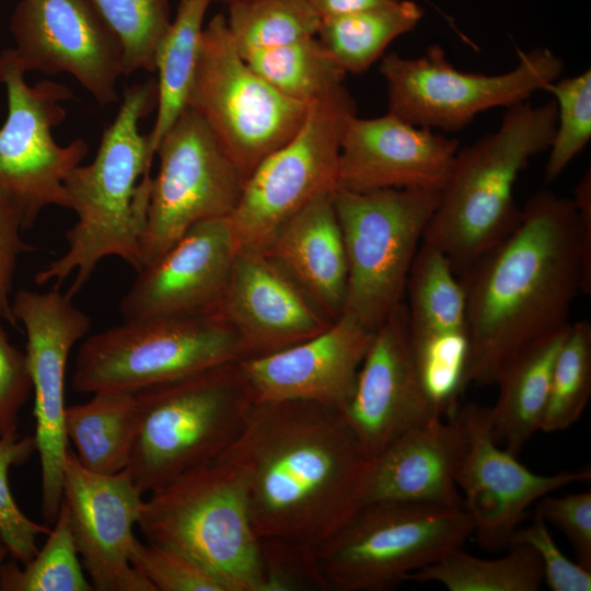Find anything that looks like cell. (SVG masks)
I'll return each mask as SVG.
<instances>
[{"instance_id":"cell-1","label":"cell","mask_w":591,"mask_h":591,"mask_svg":"<svg viewBox=\"0 0 591 591\" xmlns=\"http://www.w3.org/2000/svg\"><path fill=\"white\" fill-rule=\"evenodd\" d=\"M218 460L242 475L259 538L313 547L363 505L373 464L340 410L302 401L255 403Z\"/></svg>"},{"instance_id":"cell-2","label":"cell","mask_w":591,"mask_h":591,"mask_svg":"<svg viewBox=\"0 0 591 591\" xmlns=\"http://www.w3.org/2000/svg\"><path fill=\"white\" fill-rule=\"evenodd\" d=\"M457 277L470 338L465 386L495 385L521 352L571 323L583 280L572 199L551 190L534 194L513 231Z\"/></svg>"},{"instance_id":"cell-3","label":"cell","mask_w":591,"mask_h":591,"mask_svg":"<svg viewBox=\"0 0 591 591\" xmlns=\"http://www.w3.org/2000/svg\"><path fill=\"white\" fill-rule=\"evenodd\" d=\"M157 102L154 81L127 88L115 119L103 131L94 160L68 174L69 209L78 220L66 234L65 254L35 275L37 285L53 280L58 289L74 275L65 293L72 300L105 257H119L136 271L140 269L154 157L139 123L157 108Z\"/></svg>"},{"instance_id":"cell-4","label":"cell","mask_w":591,"mask_h":591,"mask_svg":"<svg viewBox=\"0 0 591 591\" xmlns=\"http://www.w3.org/2000/svg\"><path fill=\"white\" fill-rule=\"evenodd\" d=\"M553 100L509 107L500 126L460 148L422 242L439 248L456 275L502 241L519 223L514 185L530 160L553 140Z\"/></svg>"},{"instance_id":"cell-5","label":"cell","mask_w":591,"mask_h":591,"mask_svg":"<svg viewBox=\"0 0 591 591\" xmlns=\"http://www.w3.org/2000/svg\"><path fill=\"white\" fill-rule=\"evenodd\" d=\"M134 394L138 432L126 470L143 495L218 460L255 405L239 360Z\"/></svg>"},{"instance_id":"cell-6","label":"cell","mask_w":591,"mask_h":591,"mask_svg":"<svg viewBox=\"0 0 591 591\" xmlns=\"http://www.w3.org/2000/svg\"><path fill=\"white\" fill-rule=\"evenodd\" d=\"M137 524L147 542L187 554L229 591L263 590L260 540L231 463L216 460L150 493Z\"/></svg>"},{"instance_id":"cell-7","label":"cell","mask_w":591,"mask_h":591,"mask_svg":"<svg viewBox=\"0 0 591 591\" xmlns=\"http://www.w3.org/2000/svg\"><path fill=\"white\" fill-rule=\"evenodd\" d=\"M464 508L369 502L316 547L328 591H390L473 535Z\"/></svg>"},{"instance_id":"cell-8","label":"cell","mask_w":591,"mask_h":591,"mask_svg":"<svg viewBox=\"0 0 591 591\" xmlns=\"http://www.w3.org/2000/svg\"><path fill=\"white\" fill-rule=\"evenodd\" d=\"M245 356L219 311L124 321L89 336L77 354L73 391L137 393Z\"/></svg>"},{"instance_id":"cell-9","label":"cell","mask_w":591,"mask_h":591,"mask_svg":"<svg viewBox=\"0 0 591 591\" xmlns=\"http://www.w3.org/2000/svg\"><path fill=\"white\" fill-rule=\"evenodd\" d=\"M440 192L336 187L333 201L347 258L343 314L375 332L404 301L408 274Z\"/></svg>"},{"instance_id":"cell-10","label":"cell","mask_w":591,"mask_h":591,"mask_svg":"<svg viewBox=\"0 0 591 591\" xmlns=\"http://www.w3.org/2000/svg\"><path fill=\"white\" fill-rule=\"evenodd\" d=\"M356 102L343 85L309 105L298 131L246 178L229 217L239 251L265 253L280 229L337 187L341 139Z\"/></svg>"},{"instance_id":"cell-11","label":"cell","mask_w":591,"mask_h":591,"mask_svg":"<svg viewBox=\"0 0 591 591\" xmlns=\"http://www.w3.org/2000/svg\"><path fill=\"white\" fill-rule=\"evenodd\" d=\"M187 106L204 119L245 179L298 131L309 111L308 104L285 96L250 68L223 14L202 30Z\"/></svg>"},{"instance_id":"cell-12","label":"cell","mask_w":591,"mask_h":591,"mask_svg":"<svg viewBox=\"0 0 591 591\" xmlns=\"http://www.w3.org/2000/svg\"><path fill=\"white\" fill-rule=\"evenodd\" d=\"M513 69L500 74L457 70L439 45L422 56L406 58L389 53L381 58L389 113L419 127L457 131L477 114L512 107L560 78L565 62L546 47L519 50Z\"/></svg>"},{"instance_id":"cell-13","label":"cell","mask_w":591,"mask_h":591,"mask_svg":"<svg viewBox=\"0 0 591 591\" xmlns=\"http://www.w3.org/2000/svg\"><path fill=\"white\" fill-rule=\"evenodd\" d=\"M24 76L12 48L2 50L0 83L8 114L0 128V198L28 229L48 206L69 209L65 181L89 144L78 138L60 146L53 136V128L66 119L62 102L73 99L71 89L49 80L28 85Z\"/></svg>"},{"instance_id":"cell-14","label":"cell","mask_w":591,"mask_h":591,"mask_svg":"<svg viewBox=\"0 0 591 591\" xmlns=\"http://www.w3.org/2000/svg\"><path fill=\"white\" fill-rule=\"evenodd\" d=\"M155 154L159 171L151 183L140 269L194 224L230 217L246 181L189 106L164 134Z\"/></svg>"},{"instance_id":"cell-15","label":"cell","mask_w":591,"mask_h":591,"mask_svg":"<svg viewBox=\"0 0 591 591\" xmlns=\"http://www.w3.org/2000/svg\"><path fill=\"white\" fill-rule=\"evenodd\" d=\"M26 334V358L34 393L36 451L40 461L42 513L53 525L62 501L65 378L69 354L91 320L58 289H20L11 305Z\"/></svg>"},{"instance_id":"cell-16","label":"cell","mask_w":591,"mask_h":591,"mask_svg":"<svg viewBox=\"0 0 591 591\" xmlns=\"http://www.w3.org/2000/svg\"><path fill=\"white\" fill-rule=\"evenodd\" d=\"M10 31L23 72H66L100 105L117 102L123 47L91 0H20Z\"/></svg>"},{"instance_id":"cell-17","label":"cell","mask_w":591,"mask_h":591,"mask_svg":"<svg viewBox=\"0 0 591 591\" xmlns=\"http://www.w3.org/2000/svg\"><path fill=\"white\" fill-rule=\"evenodd\" d=\"M454 416L465 438L456 485L473 522V535L484 548H507L534 502L556 489L591 479L589 467L552 475L530 471L495 441L489 407L472 402L459 406Z\"/></svg>"},{"instance_id":"cell-18","label":"cell","mask_w":591,"mask_h":591,"mask_svg":"<svg viewBox=\"0 0 591 591\" xmlns=\"http://www.w3.org/2000/svg\"><path fill=\"white\" fill-rule=\"evenodd\" d=\"M143 501L127 470L112 475L91 472L67 448L61 502L94 590L155 591L129 560Z\"/></svg>"},{"instance_id":"cell-19","label":"cell","mask_w":591,"mask_h":591,"mask_svg":"<svg viewBox=\"0 0 591 591\" xmlns=\"http://www.w3.org/2000/svg\"><path fill=\"white\" fill-rule=\"evenodd\" d=\"M237 252L229 217L194 224L137 271L120 301V315L130 321L219 310Z\"/></svg>"},{"instance_id":"cell-20","label":"cell","mask_w":591,"mask_h":591,"mask_svg":"<svg viewBox=\"0 0 591 591\" xmlns=\"http://www.w3.org/2000/svg\"><path fill=\"white\" fill-rule=\"evenodd\" d=\"M340 412L372 460L405 431L442 418L417 372L405 301L375 329L354 394Z\"/></svg>"},{"instance_id":"cell-21","label":"cell","mask_w":591,"mask_h":591,"mask_svg":"<svg viewBox=\"0 0 591 591\" xmlns=\"http://www.w3.org/2000/svg\"><path fill=\"white\" fill-rule=\"evenodd\" d=\"M459 141L389 113L350 118L341 139L337 187L354 192H441Z\"/></svg>"},{"instance_id":"cell-22","label":"cell","mask_w":591,"mask_h":591,"mask_svg":"<svg viewBox=\"0 0 591 591\" xmlns=\"http://www.w3.org/2000/svg\"><path fill=\"white\" fill-rule=\"evenodd\" d=\"M374 332L341 314L324 332L285 349L239 360L255 403L302 401L343 410Z\"/></svg>"},{"instance_id":"cell-23","label":"cell","mask_w":591,"mask_h":591,"mask_svg":"<svg viewBox=\"0 0 591 591\" xmlns=\"http://www.w3.org/2000/svg\"><path fill=\"white\" fill-rule=\"evenodd\" d=\"M219 311L239 333L245 356L271 354L334 322L264 253L239 251Z\"/></svg>"},{"instance_id":"cell-24","label":"cell","mask_w":591,"mask_h":591,"mask_svg":"<svg viewBox=\"0 0 591 591\" xmlns=\"http://www.w3.org/2000/svg\"><path fill=\"white\" fill-rule=\"evenodd\" d=\"M464 447V432L455 416L405 431L373 459L363 505L464 508L456 485Z\"/></svg>"},{"instance_id":"cell-25","label":"cell","mask_w":591,"mask_h":591,"mask_svg":"<svg viewBox=\"0 0 591 591\" xmlns=\"http://www.w3.org/2000/svg\"><path fill=\"white\" fill-rule=\"evenodd\" d=\"M277 263L333 321L344 310L347 258L333 192L296 213L264 253Z\"/></svg>"},{"instance_id":"cell-26","label":"cell","mask_w":591,"mask_h":591,"mask_svg":"<svg viewBox=\"0 0 591 591\" xmlns=\"http://www.w3.org/2000/svg\"><path fill=\"white\" fill-rule=\"evenodd\" d=\"M569 326L521 352L495 384L498 397L489 407L491 433L515 456L541 428L554 364Z\"/></svg>"},{"instance_id":"cell-27","label":"cell","mask_w":591,"mask_h":591,"mask_svg":"<svg viewBox=\"0 0 591 591\" xmlns=\"http://www.w3.org/2000/svg\"><path fill=\"white\" fill-rule=\"evenodd\" d=\"M63 429L86 470L104 475L127 468L138 432L135 394L99 392L65 409Z\"/></svg>"},{"instance_id":"cell-28","label":"cell","mask_w":591,"mask_h":591,"mask_svg":"<svg viewBox=\"0 0 591 591\" xmlns=\"http://www.w3.org/2000/svg\"><path fill=\"white\" fill-rule=\"evenodd\" d=\"M405 296L413 344L468 336L464 289L439 248L421 242L408 274Z\"/></svg>"},{"instance_id":"cell-29","label":"cell","mask_w":591,"mask_h":591,"mask_svg":"<svg viewBox=\"0 0 591 591\" xmlns=\"http://www.w3.org/2000/svg\"><path fill=\"white\" fill-rule=\"evenodd\" d=\"M211 0H181L155 53L157 116L149 137L151 154L187 107L198 60L204 19Z\"/></svg>"},{"instance_id":"cell-30","label":"cell","mask_w":591,"mask_h":591,"mask_svg":"<svg viewBox=\"0 0 591 591\" xmlns=\"http://www.w3.org/2000/svg\"><path fill=\"white\" fill-rule=\"evenodd\" d=\"M422 15L416 2L398 0L323 19L316 37L346 74H360L383 57L395 38L410 32Z\"/></svg>"},{"instance_id":"cell-31","label":"cell","mask_w":591,"mask_h":591,"mask_svg":"<svg viewBox=\"0 0 591 591\" xmlns=\"http://www.w3.org/2000/svg\"><path fill=\"white\" fill-rule=\"evenodd\" d=\"M499 558L485 559L456 548L418 569L407 581L436 582L449 591H537L544 583L536 553L526 545H511Z\"/></svg>"},{"instance_id":"cell-32","label":"cell","mask_w":591,"mask_h":591,"mask_svg":"<svg viewBox=\"0 0 591 591\" xmlns=\"http://www.w3.org/2000/svg\"><path fill=\"white\" fill-rule=\"evenodd\" d=\"M243 59L278 92L308 105L343 84L346 76L316 36L252 51Z\"/></svg>"},{"instance_id":"cell-33","label":"cell","mask_w":591,"mask_h":591,"mask_svg":"<svg viewBox=\"0 0 591 591\" xmlns=\"http://www.w3.org/2000/svg\"><path fill=\"white\" fill-rule=\"evenodd\" d=\"M228 8V28L242 57L316 36L322 21L305 0H240Z\"/></svg>"},{"instance_id":"cell-34","label":"cell","mask_w":591,"mask_h":591,"mask_svg":"<svg viewBox=\"0 0 591 591\" xmlns=\"http://www.w3.org/2000/svg\"><path fill=\"white\" fill-rule=\"evenodd\" d=\"M72 537L68 512L61 502L58 515L43 547L23 568L3 563L0 590L4 591H91Z\"/></svg>"},{"instance_id":"cell-35","label":"cell","mask_w":591,"mask_h":591,"mask_svg":"<svg viewBox=\"0 0 591 591\" xmlns=\"http://www.w3.org/2000/svg\"><path fill=\"white\" fill-rule=\"evenodd\" d=\"M591 396V324L570 323L557 355L540 430H566L583 414Z\"/></svg>"},{"instance_id":"cell-36","label":"cell","mask_w":591,"mask_h":591,"mask_svg":"<svg viewBox=\"0 0 591 591\" xmlns=\"http://www.w3.org/2000/svg\"><path fill=\"white\" fill-rule=\"evenodd\" d=\"M123 47L124 76L155 71V53L167 31L170 0H91Z\"/></svg>"},{"instance_id":"cell-37","label":"cell","mask_w":591,"mask_h":591,"mask_svg":"<svg viewBox=\"0 0 591 591\" xmlns=\"http://www.w3.org/2000/svg\"><path fill=\"white\" fill-rule=\"evenodd\" d=\"M554 96L557 119L545 165L546 183L556 181L591 139V70L559 78L547 90Z\"/></svg>"},{"instance_id":"cell-38","label":"cell","mask_w":591,"mask_h":591,"mask_svg":"<svg viewBox=\"0 0 591 591\" xmlns=\"http://www.w3.org/2000/svg\"><path fill=\"white\" fill-rule=\"evenodd\" d=\"M35 451L34 437H20L16 431L0 437V540L22 565L37 553V537L47 535L51 528L30 519L16 505L9 486L10 467L23 464Z\"/></svg>"},{"instance_id":"cell-39","label":"cell","mask_w":591,"mask_h":591,"mask_svg":"<svg viewBox=\"0 0 591 591\" xmlns=\"http://www.w3.org/2000/svg\"><path fill=\"white\" fill-rule=\"evenodd\" d=\"M129 560L155 591H229L211 570L172 547L136 538Z\"/></svg>"},{"instance_id":"cell-40","label":"cell","mask_w":591,"mask_h":591,"mask_svg":"<svg viewBox=\"0 0 591 591\" xmlns=\"http://www.w3.org/2000/svg\"><path fill=\"white\" fill-rule=\"evenodd\" d=\"M262 591H328L316 547L283 538H259Z\"/></svg>"},{"instance_id":"cell-41","label":"cell","mask_w":591,"mask_h":591,"mask_svg":"<svg viewBox=\"0 0 591 591\" xmlns=\"http://www.w3.org/2000/svg\"><path fill=\"white\" fill-rule=\"evenodd\" d=\"M526 545L540 558L544 583L552 591H590L591 570L566 557L555 543L545 520L535 511L526 526H519L510 536L511 545ZM507 547V548H508Z\"/></svg>"},{"instance_id":"cell-42","label":"cell","mask_w":591,"mask_h":591,"mask_svg":"<svg viewBox=\"0 0 591 591\" xmlns=\"http://www.w3.org/2000/svg\"><path fill=\"white\" fill-rule=\"evenodd\" d=\"M535 511L559 530L575 551L577 563L591 570V491L546 495Z\"/></svg>"},{"instance_id":"cell-43","label":"cell","mask_w":591,"mask_h":591,"mask_svg":"<svg viewBox=\"0 0 591 591\" xmlns=\"http://www.w3.org/2000/svg\"><path fill=\"white\" fill-rule=\"evenodd\" d=\"M2 318L0 308V437L16 431L19 412L33 392L26 354L9 341Z\"/></svg>"},{"instance_id":"cell-44","label":"cell","mask_w":591,"mask_h":591,"mask_svg":"<svg viewBox=\"0 0 591 591\" xmlns=\"http://www.w3.org/2000/svg\"><path fill=\"white\" fill-rule=\"evenodd\" d=\"M20 217L0 198V308L4 320L15 325L9 296L12 289L16 262L22 253L33 251L22 239Z\"/></svg>"},{"instance_id":"cell-45","label":"cell","mask_w":591,"mask_h":591,"mask_svg":"<svg viewBox=\"0 0 591 591\" xmlns=\"http://www.w3.org/2000/svg\"><path fill=\"white\" fill-rule=\"evenodd\" d=\"M581 224L583 252L582 293H591V173L588 171L579 181L572 198Z\"/></svg>"},{"instance_id":"cell-46","label":"cell","mask_w":591,"mask_h":591,"mask_svg":"<svg viewBox=\"0 0 591 591\" xmlns=\"http://www.w3.org/2000/svg\"><path fill=\"white\" fill-rule=\"evenodd\" d=\"M320 18L327 19L398 0H305Z\"/></svg>"},{"instance_id":"cell-47","label":"cell","mask_w":591,"mask_h":591,"mask_svg":"<svg viewBox=\"0 0 591 591\" xmlns=\"http://www.w3.org/2000/svg\"><path fill=\"white\" fill-rule=\"evenodd\" d=\"M9 551L5 547V545L0 540V569L4 563L5 556L8 555Z\"/></svg>"},{"instance_id":"cell-48","label":"cell","mask_w":591,"mask_h":591,"mask_svg":"<svg viewBox=\"0 0 591 591\" xmlns=\"http://www.w3.org/2000/svg\"><path fill=\"white\" fill-rule=\"evenodd\" d=\"M212 2H220L229 5L232 2L240 1V0H211Z\"/></svg>"}]
</instances>
